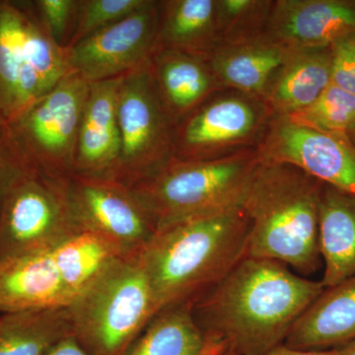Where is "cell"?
<instances>
[{
	"mask_svg": "<svg viewBox=\"0 0 355 355\" xmlns=\"http://www.w3.org/2000/svg\"><path fill=\"white\" fill-rule=\"evenodd\" d=\"M51 258L65 286L77 297L116 259L108 243L85 230L76 231L51 249Z\"/></svg>",
	"mask_w": 355,
	"mask_h": 355,
	"instance_id": "d4e9b609",
	"label": "cell"
},
{
	"mask_svg": "<svg viewBox=\"0 0 355 355\" xmlns=\"http://www.w3.org/2000/svg\"><path fill=\"white\" fill-rule=\"evenodd\" d=\"M331 83L355 94V33L331 46Z\"/></svg>",
	"mask_w": 355,
	"mask_h": 355,
	"instance_id": "4dcf8cb0",
	"label": "cell"
},
{
	"mask_svg": "<svg viewBox=\"0 0 355 355\" xmlns=\"http://www.w3.org/2000/svg\"><path fill=\"white\" fill-rule=\"evenodd\" d=\"M250 221L243 207H230L160 229L139 261L159 312L195 303L247 254Z\"/></svg>",
	"mask_w": 355,
	"mask_h": 355,
	"instance_id": "7a4b0ae2",
	"label": "cell"
},
{
	"mask_svg": "<svg viewBox=\"0 0 355 355\" xmlns=\"http://www.w3.org/2000/svg\"><path fill=\"white\" fill-rule=\"evenodd\" d=\"M37 173L18 141L12 125L0 114V207L16 184Z\"/></svg>",
	"mask_w": 355,
	"mask_h": 355,
	"instance_id": "f1b7e54d",
	"label": "cell"
},
{
	"mask_svg": "<svg viewBox=\"0 0 355 355\" xmlns=\"http://www.w3.org/2000/svg\"><path fill=\"white\" fill-rule=\"evenodd\" d=\"M227 349V345L216 338H207L205 349L200 355H221Z\"/></svg>",
	"mask_w": 355,
	"mask_h": 355,
	"instance_id": "836d02e7",
	"label": "cell"
},
{
	"mask_svg": "<svg viewBox=\"0 0 355 355\" xmlns=\"http://www.w3.org/2000/svg\"><path fill=\"white\" fill-rule=\"evenodd\" d=\"M355 340V275L324 288L299 318L284 345L301 350L335 349Z\"/></svg>",
	"mask_w": 355,
	"mask_h": 355,
	"instance_id": "d6986e66",
	"label": "cell"
},
{
	"mask_svg": "<svg viewBox=\"0 0 355 355\" xmlns=\"http://www.w3.org/2000/svg\"><path fill=\"white\" fill-rule=\"evenodd\" d=\"M221 355H238L236 354L234 352L230 349H226V352H224Z\"/></svg>",
	"mask_w": 355,
	"mask_h": 355,
	"instance_id": "8d00e7d4",
	"label": "cell"
},
{
	"mask_svg": "<svg viewBox=\"0 0 355 355\" xmlns=\"http://www.w3.org/2000/svg\"><path fill=\"white\" fill-rule=\"evenodd\" d=\"M205 343L193 303H183L160 311L127 355H200Z\"/></svg>",
	"mask_w": 355,
	"mask_h": 355,
	"instance_id": "cb8c5ba5",
	"label": "cell"
},
{
	"mask_svg": "<svg viewBox=\"0 0 355 355\" xmlns=\"http://www.w3.org/2000/svg\"><path fill=\"white\" fill-rule=\"evenodd\" d=\"M288 49L268 37L219 44L207 58L217 84L263 99Z\"/></svg>",
	"mask_w": 355,
	"mask_h": 355,
	"instance_id": "ffe728a7",
	"label": "cell"
},
{
	"mask_svg": "<svg viewBox=\"0 0 355 355\" xmlns=\"http://www.w3.org/2000/svg\"><path fill=\"white\" fill-rule=\"evenodd\" d=\"M79 0H40L37 6L41 21L51 39L67 48L70 29L73 34ZM72 37V36H71Z\"/></svg>",
	"mask_w": 355,
	"mask_h": 355,
	"instance_id": "f546056e",
	"label": "cell"
},
{
	"mask_svg": "<svg viewBox=\"0 0 355 355\" xmlns=\"http://www.w3.org/2000/svg\"><path fill=\"white\" fill-rule=\"evenodd\" d=\"M74 299L53 263L51 249L0 260V316L67 308Z\"/></svg>",
	"mask_w": 355,
	"mask_h": 355,
	"instance_id": "9a60e30c",
	"label": "cell"
},
{
	"mask_svg": "<svg viewBox=\"0 0 355 355\" xmlns=\"http://www.w3.org/2000/svg\"><path fill=\"white\" fill-rule=\"evenodd\" d=\"M149 62L123 76L119 92L121 150L111 179L127 187L153 176L175 160V125Z\"/></svg>",
	"mask_w": 355,
	"mask_h": 355,
	"instance_id": "52a82bcc",
	"label": "cell"
},
{
	"mask_svg": "<svg viewBox=\"0 0 355 355\" xmlns=\"http://www.w3.org/2000/svg\"><path fill=\"white\" fill-rule=\"evenodd\" d=\"M272 119L260 98L220 89L175 127V160H214L258 148Z\"/></svg>",
	"mask_w": 355,
	"mask_h": 355,
	"instance_id": "ba28073f",
	"label": "cell"
},
{
	"mask_svg": "<svg viewBox=\"0 0 355 355\" xmlns=\"http://www.w3.org/2000/svg\"><path fill=\"white\" fill-rule=\"evenodd\" d=\"M334 350L336 355H355V340Z\"/></svg>",
	"mask_w": 355,
	"mask_h": 355,
	"instance_id": "e575fe53",
	"label": "cell"
},
{
	"mask_svg": "<svg viewBox=\"0 0 355 355\" xmlns=\"http://www.w3.org/2000/svg\"><path fill=\"white\" fill-rule=\"evenodd\" d=\"M70 72L67 48L42 21L0 2V114L13 123Z\"/></svg>",
	"mask_w": 355,
	"mask_h": 355,
	"instance_id": "8992f818",
	"label": "cell"
},
{
	"mask_svg": "<svg viewBox=\"0 0 355 355\" xmlns=\"http://www.w3.org/2000/svg\"><path fill=\"white\" fill-rule=\"evenodd\" d=\"M219 43L216 0H162L157 48L207 60Z\"/></svg>",
	"mask_w": 355,
	"mask_h": 355,
	"instance_id": "7402d4cb",
	"label": "cell"
},
{
	"mask_svg": "<svg viewBox=\"0 0 355 355\" xmlns=\"http://www.w3.org/2000/svg\"><path fill=\"white\" fill-rule=\"evenodd\" d=\"M71 334L67 308L2 315L0 355H46Z\"/></svg>",
	"mask_w": 355,
	"mask_h": 355,
	"instance_id": "603a6c76",
	"label": "cell"
},
{
	"mask_svg": "<svg viewBox=\"0 0 355 355\" xmlns=\"http://www.w3.org/2000/svg\"><path fill=\"white\" fill-rule=\"evenodd\" d=\"M331 83V46L288 49L261 100L273 118H286L309 107Z\"/></svg>",
	"mask_w": 355,
	"mask_h": 355,
	"instance_id": "ac0fdd59",
	"label": "cell"
},
{
	"mask_svg": "<svg viewBox=\"0 0 355 355\" xmlns=\"http://www.w3.org/2000/svg\"><path fill=\"white\" fill-rule=\"evenodd\" d=\"M261 355H336L335 350H301L291 349L287 345H277L273 349L268 350L265 354Z\"/></svg>",
	"mask_w": 355,
	"mask_h": 355,
	"instance_id": "d6a6232c",
	"label": "cell"
},
{
	"mask_svg": "<svg viewBox=\"0 0 355 355\" xmlns=\"http://www.w3.org/2000/svg\"><path fill=\"white\" fill-rule=\"evenodd\" d=\"M72 335L91 355H127L159 313L139 259H116L67 307Z\"/></svg>",
	"mask_w": 355,
	"mask_h": 355,
	"instance_id": "5b68a950",
	"label": "cell"
},
{
	"mask_svg": "<svg viewBox=\"0 0 355 355\" xmlns=\"http://www.w3.org/2000/svg\"><path fill=\"white\" fill-rule=\"evenodd\" d=\"M284 119L320 132L347 133L355 125V94L331 83L309 107Z\"/></svg>",
	"mask_w": 355,
	"mask_h": 355,
	"instance_id": "4316f807",
	"label": "cell"
},
{
	"mask_svg": "<svg viewBox=\"0 0 355 355\" xmlns=\"http://www.w3.org/2000/svg\"><path fill=\"white\" fill-rule=\"evenodd\" d=\"M319 241L324 288L355 275V195L324 184Z\"/></svg>",
	"mask_w": 355,
	"mask_h": 355,
	"instance_id": "44dd1931",
	"label": "cell"
},
{
	"mask_svg": "<svg viewBox=\"0 0 355 355\" xmlns=\"http://www.w3.org/2000/svg\"><path fill=\"white\" fill-rule=\"evenodd\" d=\"M90 84L70 72L48 94L11 123L34 169L51 179L74 174L77 141Z\"/></svg>",
	"mask_w": 355,
	"mask_h": 355,
	"instance_id": "9c48e42d",
	"label": "cell"
},
{
	"mask_svg": "<svg viewBox=\"0 0 355 355\" xmlns=\"http://www.w3.org/2000/svg\"><path fill=\"white\" fill-rule=\"evenodd\" d=\"M148 0H79L76 27L69 46L118 22L144 7Z\"/></svg>",
	"mask_w": 355,
	"mask_h": 355,
	"instance_id": "83f0119b",
	"label": "cell"
},
{
	"mask_svg": "<svg viewBox=\"0 0 355 355\" xmlns=\"http://www.w3.org/2000/svg\"><path fill=\"white\" fill-rule=\"evenodd\" d=\"M78 230L67 180L39 173L26 177L6 193L0 207V260L51 249Z\"/></svg>",
	"mask_w": 355,
	"mask_h": 355,
	"instance_id": "30bf717a",
	"label": "cell"
},
{
	"mask_svg": "<svg viewBox=\"0 0 355 355\" xmlns=\"http://www.w3.org/2000/svg\"><path fill=\"white\" fill-rule=\"evenodd\" d=\"M149 64L159 95L175 127L221 89L205 58L157 48Z\"/></svg>",
	"mask_w": 355,
	"mask_h": 355,
	"instance_id": "e0dca14e",
	"label": "cell"
},
{
	"mask_svg": "<svg viewBox=\"0 0 355 355\" xmlns=\"http://www.w3.org/2000/svg\"><path fill=\"white\" fill-rule=\"evenodd\" d=\"M323 187L295 166L261 161L243 202L250 221L246 256L279 261L305 277L316 272Z\"/></svg>",
	"mask_w": 355,
	"mask_h": 355,
	"instance_id": "3957f363",
	"label": "cell"
},
{
	"mask_svg": "<svg viewBox=\"0 0 355 355\" xmlns=\"http://www.w3.org/2000/svg\"><path fill=\"white\" fill-rule=\"evenodd\" d=\"M347 135H349L350 139L355 141V125L354 128H352V130H349V132H347Z\"/></svg>",
	"mask_w": 355,
	"mask_h": 355,
	"instance_id": "d590c367",
	"label": "cell"
},
{
	"mask_svg": "<svg viewBox=\"0 0 355 355\" xmlns=\"http://www.w3.org/2000/svg\"><path fill=\"white\" fill-rule=\"evenodd\" d=\"M67 197L77 227L99 236L121 259H137L157 234L151 214L125 184L72 175Z\"/></svg>",
	"mask_w": 355,
	"mask_h": 355,
	"instance_id": "8fae6325",
	"label": "cell"
},
{
	"mask_svg": "<svg viewBox=\"0 0 355 355\" xmlns=\"http://www.w3.org/2000/svg\"><path fill=\"white\" fill-rule=\"evenodd\" d=\"M261 162L258 148L214 160H174L128 188L153 217L159 231L193 217L243 207Z\"/></svg>",
	"mask_w": 355,
	"mask_h": 355,
	"instance_id": "277c9868",
	"label": "cell"
},
{
	"mask_svg": "<svg viewBox=\"0 0 355 355\" xmlns=\"http://www.w3.org/2000/svg\"><path fill=\"white\" fill-rule=\"evenodd\" d=\"M261 161L295 166L327 186L355 195V141L273 118L258 146Z\"/></svg>",
	"mask_w": 355,
	"mask_h": 355,
	"instance_id": "4fadbf2b",
	"label": "cell"
},
{
	"mask_svg": "<svg viewBox=\"0 0 355 355\" xmlns=\"http://www.w3.org/2000/svg\"><path fill=\"white\" fill-rule=\"evenodd\" d=\"M355 33V0H275L266 35L286 49L324 48Z\"/></svg>",
	"mask_w": 355,
	"mask_h": 355,
	"instance_id": "5bb4252c",
	"label": "cell"
},
{
	"mask_svg": "<svg viewBox=\"0 0 355 355\" xmlns=\"http://www.w3.org/2000/svg\"><path fill=\"white\" fill-rule=\"evenodd\" d=\"M324 291L321 280L279 261L246 256L193 303V314L205 338L238 355H261L286 342Z\"/></svg>",
	"mask_w": 355,
	"mask_h": 355,
	"instance_id": "6da1fadb",
	"label": "cell"
},
{
	"mask_svg": "<svg viewBox=\"0 0 355 355\" xmlns=\"http://www.w3.org/2000/svg\"><path fill=\"white\" fill-rule=\"evenodd\" d=\"M46 355H91L77 342L74 336L69 335L55 343Z\"/></svg>",
	"mask_w": 355,
	"mask_h": 355,
	"instance_id": "1f68e13d",
	"label": "cell"
},
{
	"mask_svg": "<svg viewBox=\"0 0 355 355\" xmlns=\"http://www.w3.org/2000/svg\"><path fill=\"white\" fill-rule=\"evenodd\" d=\"M275 0H216L219 44L266 36Z\"/></svg>",
	"mask_w": 355,
	"mask_h": 355,
	"instance_id": "484cf974",
	"label": "cell"
},
{
	"mask_svg": "<svg viewBox=\"0 0 355 355\" xmlns=\"http://www.w3.org/2000/svg\"><path fill=\"white\" fill-rule=\"evenodd\" d=\"M162 0L67 46L70 71L89 83L125 76L148 64L158 46Z\"/></svg>",
	"mask_w": 355,
	"mask_h": 355,
	"instance_id": "7c38bea8",
	"label": "cell"
},
{
	"mask_svg": "<svg viewBox=\"0 0 355 355\" xmlns=\"http://www.w3.org/2000/svg\"><path fill=\"white\" fill-rule=\"evenodd\" d=\"M123 77L90 84L73 175L111 179L121 150L118 99Z\"/></svg>",
	"mask_w": 355,
	"mask_h": 355,
	"instance_id": "2e32d148",
	"label": "cell"
}]
</instances>
